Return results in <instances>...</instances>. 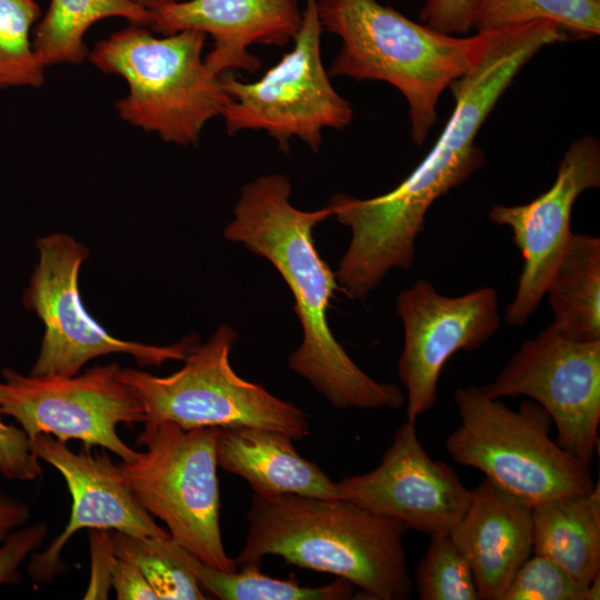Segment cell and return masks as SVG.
I'll list each match as a JSON object with an SVG mask.
<instances>
[{
	"instance_id": "6da1fadb",
	"label": "cell",
	"mask_w": 600,
	"mask_h": 600,
	"mask_svg": "<svg viewBox=\"0 0 600 600\" xmlns=\"http://www.w3.org/2000/svg\"><path fill=\"white\" fill-rule=\"evenodd\" d=\"M291 183L279 173L244 184L224 238L267 259L288 284L302 341L289 368L338 409H400L406 394L394 383L367 374L336 340L328 323L330 301L339 288L334 272L319 254L313 228L331 217L327 207L300 210L290 202Z\"/></svg>"
},
{
	"instance_id": "7a4b0ae2",
	"label": "cell",
	"mask_w": 600,
	"mask_h": 600,
	"mask_svg": "<svg viewBox=\"0 0 600 600\" xmlns=\"http://www.w3.org/2000/svg\"><path fill=\"white\" fill-rule=\"evenodd\" d=\"M239 568L260 569L279 556L302 569L350 581L363 599L407 600L413 592L401 521L340 499L253 494Z\"/></svg>"
},
{
	"instance_id": "3957f363",
	"label": "cell",
	"mask_w": 600,
	"mask_h": 600,
	"mask_svg": "<svg viewBox=\"0 0 600 600\" xmlns=\"http://www.w3.org/2000/svg\"><path fill=\"white\" fill-rule=\"evenodd\" d=\"M317 10L322 30L341 39L329 76L397 88L418 146L437 120L442 92L473 67L492 36V30L470 37L441 33L377 0H317Z\"/></svg>"
},
{
	"instance_id": "277c9868",
	"label": "cell",
	"mask_w": 600,
	"mask_h": 600,
	"mask_svg": "<svg viewBox=\"0 0 600 600\" xmlns=\"http://www.w3.org/2000/svg\"><path fill=\"white\" fill-rule=\"evenodd\" d=\"M206 38L197 30L157 38L131 23L99 40L88 58L127 82V96L116 102L124 121L166 142L196 146L206 123L230 101L202 58Z\"/></svg>"
},
{
	"instance_id": "5b68a950",
	"label": "cell",
	"mask_w": 600,
	"mask_h": 600,
	"mask_svg": "<svg viewBox=\"0 0 600 600\" xmlns=\"http://www.w3.org/2000/svg\"><path fill=\"white\" fill-rule=\"evenodd\" d=\"M454 402L460 423L444 448L457 463L481 471L532 507L594 487L590 466L551 439L552 419L533 400L512 410L469 386L456 390Z\"/></svg>"
},
{
	"instance_id": "8992f818",
	"label": "cell",
	"mask_w": 600,
	"mask_h": 600,
	"mask_svg": "<svg viewBox=\"0 0 600 600\" xmlns=\"http://www.w3.org/2000/svg\"><path fill=\"white\" fill-rule=\"evenodd\" d=\"M237 340L236 330L221 324L188 352L181 369L166 377L121 368L120 379L143 407L144 427L163 422L184 430L247 426L277 430L292 440L306 438L308 416L299 407L232 369L230 353Z\"/></svg>"
},
{
	"instance_id": "52a82bcc",
	"label": "cell",
	"mask_w": 600,
	"mask_h": 600,
	"mask_svg": "<svg viewBox=\"0 0 600 600\" xmlns=\"http://www.w3.org/2000/svg\"><path fill=\"white\" fill-rule=\"evenodd\" d=\"M218 431L184 430L172 422L144 427L137 442L146 450L118 467L140 506L164 522L177 544L206 564L231 572L238 567L221 538Z\"/></svg>"
},
{
	"instance_id": "ba28073f",
	"label": "cell",
	"mask_w": 600,
	"mask_h": 600,
	"mask_svg": "<svg viewBox=\"0 0 600 600\" xmlns=\"http://www.w3.org/2000/svg\"><path fill=\"white\" fill-rule=\"evenodd\" d=\"M322 27L317 0H306L293 48L260 79L242 82L220 76L230 96L222 118L229 134L262 130L288 149L298 138L318 152L326 128L342 130L351 121V103L332 87L321 58Z\"/></svg>"
},
{
	"instance_id": "9c48e42d",
	"label": "cell",
	"mask_w": 600,
	"mask_h": 600,
	"mask_svg": "<svg viewBox=\"0 0 600 600\" xmlns=\"http://www.w3.org/2000/svg\"><path fill=\"white\" fill-rule=\"evenodd\" d=\"M39 261L22 294L23 307L44 326L31 376H74L90 360L126 353L141 367L184 360L200 342L190 334L170 346H152L118 339L106 331L86 310L79 292V270L89 251L66 233L37 240Z\"/></svg>"
},
{
	"instance_id": "30bf717a",
	"label": "cell",
	"mask_w": 600,
	"mask_h": 600,
	"mask_svg": "<svg viewBox=\"0 0 600 600\" xmlns=\"http://www.w3.org/2000/svg\"><path fill=\"white\" fill-rule=\"evenodd\" d=\"M118 363L96 366L82 374L31 376L12 368L1 371L0 411L12 417L32 441L39 434L100 447L131 461L138 451L124 443L119 424L144 422L143 407L120 379Z\"/></svg>"
},
{
	"instance_id": "8fae6325",
	"label": "cell",
	"mask_w": 600,
	"mask_h": 600,
	"mask_svg": "<svg viewBox=\"0 0 600 600\" xmlns=\"http://www.w3.org/2000/svg\"><path fill=\"white\" fill-rule=\"evenodd\" d=\"M481 389L494 399L524 396L540 404L552 419L557 443L592 463L599 447L600 340H573L552 322Z\"/></svg>"
},
{
	"instance_id": "7c38bea8",
	"label": "cell",
	"mask_w": 600,
	"mask_h": 600,
	"mask_svg": "<svg viewBox=\"0 0 600 600\" xmlns=\"http://www.w3.org/2000/svg\"><path fill=\"white\" fill-rule=\"evenodd\" d=\"M404 341L398 374L407 390V420L432 409L438 381L447 361L458 351H471L500 327L498 292L483 287L459 297L439 293L427 280H417L396 301Z\"/></svg>"
},
{
	"instance_id": "4fadbf2b",
	"label": "cell",
	"mask_w": 600,
	"mask_h": 600,
	"mask_svg": "<svg viewBox=\"0 0 600 600\" xmlns=\"http://www.w3.org/2000/svg\"><path fill=\"white\" fill-rule=\"evenodd\" d=\"M414 423L407 420L394 431L378 467L338 481L337 496L429 537L449 534L467 510L471 489L451 466L430 458Z\"/></svg>"
},
{
	"instance_id": "5bb4252c",
	"label": "cell",
	"mask_w": 600,
	"mask_h": 600,
	"mask_svg": "<svg viewBox=\"0 0 600 600\" xmlns=\"http://www.w3.org/2000/svg\"><path fill=\"white\" fill-rule=\"evenodd\" d=\"M599 187L600 142L586 136L567 149L549 190L528 203L494 204L489 210L492 222L511 229L523 259L514 297L504 311L509 324H526L538 309L572 233L573 203L583 191Z\"/></svg>"
},
{
	"instance_id": "9a60e30c",
	"label": "cell",
	"mask_w": 600,
	"mask_h": 600,
	"mask_svg": "<svg viewBox=\"0 0 600 600\" xmlns=\"http://www.w3.org/2000/svg\"><path fill=\"white\" fill-rule=\"evenodd\" d=\"M39 460L51 464L64 479L72 498L71 513L62 532L42 552L32 553L27 568L39 582L51 581L64 564L61 552L80 529L111 530L127 534L170 538L137 501L118 464L109 454L83 446L72 451L64 441L51 434H39L32 441Z\"/></svg>"
},
{
	"instance_id": "2e32d148",
	"label": "cell",
	"mask_w": 600,
	"mask_h": 600,
	"mask_svg": "<svg viewBox=\"0 0 600 600\" xmlns=\"http://www.w3.org/2000/svg\"><path fill=\"white\" fill-rule=\"evenodd\" d=\"M149 11L151 31L210 34L213 46L204 63L216 76L232 69L256 72L260 61L248 48L256 43L286 46L294 40L302 22L297 0H180Z\"/></svg>"
},
{
	"instance_id": "e0dca14e",
	"label": "cell",
	"mask_w": 600,
	"mask_h": 600,
	"mask_svg": "<svg viewBox=\"0 0 600 600\" xmlns=\"http://www.w3.org/2000/svg\"><path fill=\"white\" fill-rule=\"evenodd\" d=\"M532 506L490 480L471 489L460 521L449 536L472 570L480 600H501L512 578L533 553Z\"/></svg>"
},
{
	"instance_id": "ac0fdd59",
	"label": "cell",
	"mask_w": 600,
	"mask_h": 600,
	"mask_svg": "<svg viewBox=\"0 0 600 600\" xmlns=\"http://www.w3.org/2000/svg\"><path fill=\"white\" fill-rule=\"evenodd\" d=\"M217 462L226 472L244 479L258 496L293 493L338 499L337 482L301 457L292 439L260 427L219 428Z\"/></svg>"
},
{
	"instance_id": "d6986e66",
	"label": "cell",
	"mask_w": 600,
	"mask_h": 600,
	"mask_svg": "<svg viewBox=\"0 0 600 600\" xmlns=\"http://www.w3.org/2000/svg\"><path fill=\"white\" fill-rule=\"evenodd\" d=\"M533 553L590 584L600 577V483L532 507Z\"/></svg>"
},
{
	"instance_id": "ffe728a7",
	"label": "cell",
	"mask_w": 600,
	"mask_h": 600,
	"mask_svg": "<svg viewBox=\"0 0 600 600\" xmlns=\"http://www.w3.org/2000/svg\"><path fill=\"white\" fill-rule=\"evenodd\" d=\"M546 294L553 323L578 341L600 340V239L571 233Z\"/></svg>"
},
{
	"instance_id": "44dd1931",
	"label": "cell",
	"mask_w": 600,
	"mask_h": 600,
	"mask_svg": "<svg viewBox=\"0 0 600 600\" xmlns=\"http://www.w3.org/2000/svg\"><path fill=\"white\" fill-rule=\"evenodd\" d=\"M110 17H121L146 28L151 21L150 11L130 0H51L36 26L33 49L46 68L58 63L80 64L89 54L83 41L86 32Z\"/></svg>"
},
{
	"instance_id": "7402d4cb",
	"label": "cell",
	"mask_w": 600,
	"mask_h": 600,
	"mask_svg": "<svg viewBox=\"0 0 600 600\" xmlns=\"http://www.w3.org/2000/svg\"><path fill=\"white\" fill-rule=\"evenodd\" d=\"M164 550L182 563L199 584L222 600H347L353 599L354 586L338 578L321 587L302 586L293 574L287 580L269 577L260 569L239 568L226 572L212 568L171 538L161 539Z\"/></svg>"
},
{
	"instance_id": "603a6c76",
	"label": "cell",
	"mask_w": 600,
	"mask_h": 600,
	"mask_svg": "<svg viewBox=\"0 0 600 600\" xmlns=\"http://www.w3.org/2000/svg\"><path fill=\"white\" fill-rule=\"evenodd\" d=\"M537 20L558 24L574 39L600 33V0H480L472 28L489 31Z\"/></svg>"
},
{
	"instance_id": "cb8c5ba5",
	"label": "cell",
	"mask_w": 600,
	"mask_h": 600,
	"mask_svg": "<svg viewBox=\"0 0 600 600\" xmlns=\"http://www.w3.org/2000/svg\"><path fill=\"white\" fill-rule=\"evenodd\" d=\"M40 14L34 0H0V89L43 84L46 67L30 39Z\"/></svg>"
},
{
	"instance_id": "d4e9b609",
	"label": "cell",
	"mask_w": 600,
	"mask_h": 600,
	"mask_svg": "<svg viewBox=\"0 0 600 600\" xmlns=\"http://www.w3.org/2000/svg\"><path fill=\"white\" fill-rule=\"evenodd\" d=\"M111 539L113 553L138 566L158 600L208 599L192 573L164 550L161 538L112 531Z\"/></svg>"
},
{
	"instance_id": "484cf974",
	"label": "cell",
	"mask_w": 600,
	"mask_h": 600,
	"mask_svg": "<svg viewBox=\"0 0 600 600\" xmlns=\"http://www.w3.org/2000/svg\"><path fill=\"white\" fill-rule=\"evenodd\" d=\"M412 582L420 600H480L470 564L449 534L430 537Z\"/></svg>"
},
{
	"instance_id": "4316f807",
	"label": "cell",
	"mask_w": 600,
	"mask_h": 600,
	"mask_svg": "<svg viewBox=\"0 0 600 600\" xmlns=\"http://www.w3.org/2000/svg\"><path fill=\"white\" fill-rule=\"evenodd\" d=\"M598 599H600V577L590 584H583L554 561L532 553L518 569L501 600Z\"/></svg>"
},
{
	"instance_id": "83f0119b",
	"label": "cell",
	"mask_w": 600,
	"mask_h": 600,
	"mask_svg": "<svg viewBox=\"0 0 600 600\" xmlns=\"http://www.w3.org/2000/svg\"><path fill=\"white\" fill-rule=\"evenodd\" d=\"M27 433L3 420L0 411V474L11 481H33L42 474Z\"/></svg>"
},
{
	"instance_id": "f1b7e54d",
	"label": "cell",
	"mask_w": 600,
	"mask_h": 600,
	"mask_svg": "<svg viewBox=\"0 0 600 600\" xmlns=\"http://www.w3.org/2000/svg\"><path fill=\"white\" fill-rule=\"evenodd\" d=\"M480 0H426L420 23L446 34H466L472 29Z\"/></svg>"
},
{
	"instance_id": "f546056e",
	"label": "cell",
	"mask_w": 600,
	"mask_h": 600,
	"mask_svg": "<svg viewBox=\"0 0 600 600\" xmlns=\"http://www.w3.org/2000/svg\"><path fill=\"white\" fill-rule=\"evenodd\" d=\"M47 532V526L41 522L23 526L0 543V587L20 580V564L42 544Z\"/></svg>"
},
{
	"instance_id": "4dcf8cb0",
	"label": "cell",
	"mask_w": 600,
	"mask_h": 600,
	"mask_svg": "<svg viewBox=\"0 0 600 600\" xmlns=\"http://www.w3.org/2000/svg\"><path fill=\"white\" fill-rule=\"evenodd\" d=\"M110 584L119 600H158L142 571L128 559L114 557L110 570Z\"/></svg>"
},
{
	"instance_id": "1f68e13d",
	"label": "cell",
	"mask_w": 600,
	"mask_h": 600,
	"mask_svg": "<svg viewBox=\"0 0 600 600\" xmlns=\"http://www.w3.org/2000/svg\"><path fill=\"white\" fill-rule=\"evenodd\" d=\"M92 559V574L89 589L84 593L86 599H106V591L109 590L110 570L114 560L112 549L111 532L107 530H93L89 534Z\"/></svg>"
},
{
	"instance_id": "d6a6232c",
	"label": "cell",
	"mask_w": 600,
	"mask_h": 600,
	"mask_svg": "<svg viewBox=\"0 0 600 600\" xmlns=\"http://www.w3.org/2000/svg\"><path fill=\"white\" fill-rule=\"evenodd\" d=\"M31 518L28 504L9 496L0 494V543Z\"/></svg>"
},
{
	"instance_id": "836d02e7",
	"label": "cell",
	"mask_w": 600,
	"mask_h": 600,
	"mask_svg": "<svg viewBox=\"0 0 600 600\" xmlns=\"http://www.w3.org/2000/svg\"><path fill=\"white\" fill-rule=\"evenodd\" d=\"M132 1L133 3L147 9V10H151L153 8H157V7H160V6H163V4H168V3H172V2H177V1H180V0H130Z\"/></svg>"
}]
</instances>
